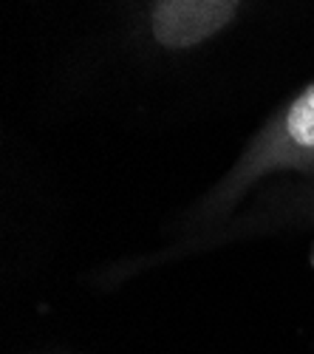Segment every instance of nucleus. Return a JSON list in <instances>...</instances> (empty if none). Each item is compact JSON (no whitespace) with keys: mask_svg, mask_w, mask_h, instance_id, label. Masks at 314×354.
<instances>
[{"mask_svg":"<svg viewBox=\"0 0 314 354\" xmlns=\"http://www.w3.org/2000/svg\"><path fill=\"white\" fill-rule=\"evenodd\" d=\"M308 227H314V179L277 182V185H269L266 190H261L226 224H221L210 232H202V235H193V239H173L156 252L117 263V267L105 270L102 283L119 286L128 278L167 267V263L181 261L187 255L255 241V239H261V235L295 232V230H308Z\"/></svg>","mask_w":314,"mask_h":354,"instance_id":"2","label":"nucleus"},{"mask_svg":"<svg viewBox=\"0 0 314 354\" xmlns=\"http://www.w3.org/2000/svg\"><path fill=\"white\" fill-rule=\"evenodd\" d=\"M249 0H139V37L164 57L210 46L230 28Z\"/></svg>","mask_w":314,"mask_h":354,"instance_id":"3","label":"nucleus"},{"mask_svg":"<svg viewBox=\"0 0 314 354\" xmlns=\"http://www.w3.org/2000/svg\"><path fill=\"white\" fill-rule=\"evenodd\" d=\"M300 179H314V80L252 133L226 173L184 210L176 239H193L226 224L264 185Z\"/></svg>","mask_w":314,"mask_h":354,"instance_id":"1","label":"nucleus"}]
</instances>
